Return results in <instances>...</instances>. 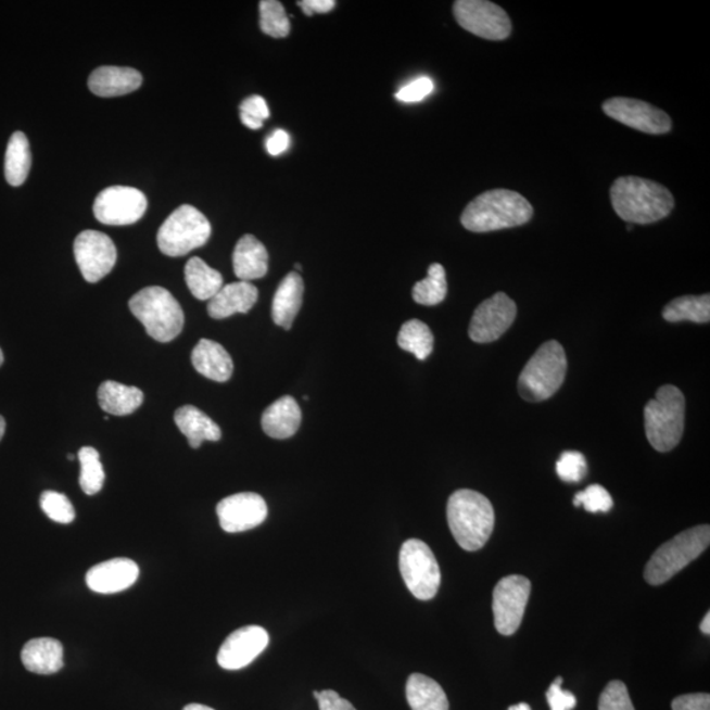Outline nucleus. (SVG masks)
<instances>
[{
	"mask_svg": "<svg viewBox=\"0 0 710 710\" xmlns=\"http://www.w3.org/2000/svg\"><path fill=\"white\" fill-rule=\"evenodd\" d=\"M517 316V305L504 292H497L494 296L479 304L473 313L469 335L477 344H489L499 340L512 326Z\"/></svg>",
	"mask_w": 710,
	"mask_h": 710,
	"instance_id": "nucleus-14",
	"label": "nucleus"
},
{
	"mask_svg": "<svg viewBox=\"0 0 710 710\" xmlns=\"http://www.w3.org/2000/svg\"><path fill=\"white\" fill-rule=\"evenodd\" d=\"M259 26L265 35L274 39L289 36L291 24L282 3L277 0H263L259 3Z\"/></svg>",
	"mask_w": 710,
	"mask_h": 710,
	"instance_id": "nucleus-35",
	"label": "nucleus"
},
{
	"mask_svg": "<svg viewBox=\"0 0 710 710\" xmlns=\"http://www.w3.org/2000/svg\"><path fill=\"white\" fill-rule=\"evenodd\" d=\"M99 406L112 416H127L134 414L144 403V394L137 388L107 381L98 390Z\"/></svg>",
	"mask_w": 710,
	"mask_h": 710,
	"instance_id": "nucleus-27",
	"label": "nucleus"
},
{
	"mask_svg": "<svg viewBox=\"0 0 710 710\" xmlns=\"http://www.w3.org/2000/svg\"><path fill=\"white\" fill-rule=\"evenodd\" d=\"M216 512L224 532L241 533L263 524L267 506L263 496L242 492L223 499L217 504Z\"/></svg>",
	"mask_w": 710,
	"mask_h": 710,
	"instance_id": "nucleus-16",
	"label": "nucleus"
},
{
	"mask_svg": "<svg viewBox=\"0 0 710 710\" xmlns=\"http://www.w3.org/2000/svg\"><path fill=\"white\" fill-rule=\"evenodd\" d=\"M532 217V204L519 192L496 189L473 199L460 216V223L470 232L485 233L524 226Z\"/></svg>",
	"mask_w": 710,
	"mask_h": 710,
	"instance_id": "nucleus-2",
	"label": "nucleus"
},
{
	"mask_svg": "<svg viewBox=\"0 0 710 710\" xmlns=\"http://www.w3.org/2000/svg\"><path fill=\"white\" fill-rule=\"evenodd\" d=\"M685 397L675 385H662L645 407V432L659 453L671 452L684 432Z\"/></svg>",
	"mask_w": 710,
	"mask_h": 710,
	"instance_id": "nucleus-4",
	"label": "nucleus"
},
{
	"mask_svg": "<svg viewBox=\"0 0 710 710\" xmlns=\"http://www.w3.org/2000/svg\"><path fill=\"white\" fill-rule=\"evenodd\" d=\"M701 632L703 634L709 635L710 634V614L709 612L707 613L706 618H703L701 625H700Z\"/></svg>",
	"mask_w": 710,
	"mask_h": 710,
	"instance_id": "nucleus-47",
	"label": "nucleus"
},
{
	"mask_svg": "<svg viewBox=\"0 0 710 710\" xmlns=\"http://www.w3.org/2000/svg\"><path fill=\"white\" fill-rule=\"evenodd\" d=\"M40 506L49 519L59 524H71L76 519V509L64 494L46 491L40 497Z\"/></svg>",
	"mask_w": 710,
	"mask_h": 710,
	"instance_id": "nucleus-36",
	"label": "nucleus"
},
{
	"mask_svg": "<svg viewBox=\"0 0 710 710\" xmlns=\"http://www.w3.org/2000/svg\"><path fill=\"white\" fill-rule=\"evenodd\" d=\"M508 710H532L525 702L517 703V706L509 707Z\"/></svg>",
	"mask_w": 710,
	"mask_h": 710,
	"instance_id": "nucleus-49",
	"label": "nucleus"
},
{
	"mask_svg": "<svg viewBox=\"0 0 710 710\" xmlns=\"http://www.w3.org/2000/svg\"><path fill=\"white\" fill-rule=\"evenodd\" d=\"M142 85V76L132 67L102 66L89 78V89L102 98L127 96Z\"/></svg>",
	"mask_w": 710,
	"mask_h": 710,
	"instance_id": "nucleus-20",
	"label": "nucleus"
},
{
	"mask_svg": "<svg viewBox=\"0 0 710 710\" xmlns=\"http://www.w3.org/2000/svg\"><path fill=\"white\" fill-rule=\"evenodd\" d=\"M433 80L428 77H421L414 80V83L404 86L402 90L395 93L397 101L414 103L421 102L433 92Z\"/></svg>",
	"mask_w": 710,
	"mask_h": 710,
	"instance_id": "nucleus-41",
	"label": "nucleus"
},
{
	"mask_svg": "<svg viewBox=\"0 0 710 710\" xmlns=\"http://www.w3.org/2000/svg\"><path fill=\"white\" fill-rule=\"evenodd\" d=\"M562 682V677H557L546 693V699L549 701L551 710H572L576 707L575 695L563 690Z\"/></svg>",
	"mask_w": 710,
	"mask_h": 710,
	"instance_id": "nucleus-42",
	"label": "nucleus"
},
{
	"mask_svg": "<svg viewBox=\"0 0 710 710\" xmlns=\"http://www.w3.org/2000/svg\"><path fill=\"white\" fill-rule=\"evenodd\" d=\"M303 295V279L297 272L291 271L280 282L276 295H274L271 316L278 327L286 330L292 328V324L302 308Z\"/></svg>",
	"mask_w": 710,
	"mask_h": 710,
	"instance_id": "nucleus-25",
	"label": "nucleus"
},
{
	"mask_svg": "<svg viewBox=\"0 0 710 710\" xmlns=\"http://www.w3.org/2000/svg\"><path fill=\"white\" fill-rule=\"evenodd\" d=\"M295 269H296V270H302V266L299 265V264H296V265H295Z\"/></svg>",
	"mask_w": 710,
	"mask_h": 710,
	"instance_id": "nucleus-52",
	"label": "nucleus"
},
{
	"mask_svg": "<svg viewBox=\"0 0 710 710\" xmlns=\"http://www.w3.org/2000/svg\"><path fill=\"white\" fill-rule=\"evenodd\" d=\"M195 370L211 381L224 383L233 373V360L220 344L211 340H201L191 354Z\"/></svg>",
	"mask_w": 710,
	"mask_h": 710,
	"instance_id": "nucleus-22",
	"label": "nucleus"
},
{
	"mask_svg": "<svg viewBox=\"0 0 710 710\" xmlns=\"http://www.w3.org/2000/svg\"><path fill=\"white\" fill-rule=\"evenodd\" d=\"M663 319L669 322L693 321L707 324L710 320V295L682 296L665 305Z\"/></svg>",
	"mask_w": 710,
	"mask_h": 710,
	"instance_id": "nucleus-31",
	"label": "nucleus"
},
{
	"mask_svg": "<svg viewBox=\"0 0 710 710\" xmlns=\"http://www.w3.org/2000/svg\"><path fill=\"white\" fill-rule=\"evenodd\" d=\"M447 522L457 544L464 550L477 551L494 532L495 510L479 492L458 490L447 502Z\"/></svg>",
	"mask_w": 710,
	"mask_h": 710,
	"instance_id": "nucleus-3",
	"label": "nucleus"
},
{
	"mask_svg": "<svg viewBox=\"0 0 710 710\" xmlns=\"http://www.w3.org/2000/svg\"><path fill=\"white\" fill-rule=\"evenodd\" d=\"M574 506H583L591 514H607L613 508V499L600 484H592L574 497Z\"/></svg>",
	"mask_w": 710,
	"mask_h": 710,
	"instance_id": "nucleus-37",
	"label": "nucleus"
},
{
	"mask_svg": "<svg viewBox=\"0 0 710 710\" xmlns=\"http://www.w3.org/2000/svg\"><path fill=\"white\" fill-rule=\"evenodd\" d=\"M80 464V489L86 495H96L103 489L104 470L97 448L85 446L78 453Z\"/></svg>",
	"mask_w": 710,
	"mask_h": 710,
	"instance_id": "nucleus-34",
	"label": "nucleus"
},
{
	"mask_svg": "<svg viewBox=\"0 0 710 710\" xmlns=\"http://www.w3.org/2000/svg\"><path fill=\"white\" fill-rule=\"evenodd\" d=\"M179 431L182 432L192 448H199L204 441L216 442L221 439L220 427L194 406H183L174 415Z\"/></svg>",
	"mask_w": 710,
	"mask_h": 710,
	"instance_id": "nucleus-26",
	"label": "nucleus"
},
{
	"mask_svg": "<svg viewBox=\"0 0 710 710\" xmlns=\"http://www.w3.org/2000/svg\"><path fill=\"white\" fill-rule=\"evenodd\" d=\"M211 224L201 211L192 205H180L162 224L157 242L162 253L169 257H182L207 244Z\"/></svg>",
	"mask_w": 710,
	"mask_h": 710,
	"instance_id": "nucleus-8",
	"label": "nucleus"
},
{
	"mask_svg": "<svg viewBox=\"0 0 710 710\" xmlns=\"http://www.w3.org/2000/svg\"><path fill=\"white\" fill-rule=\"evenodd\" d=\"M587 459L579 452H565L557 462V473L563 482L578 483L587 476Z\"/></svg>",
	"mask_w": 710,
	"mask_h": 710,
	"instance_id": "nucleus-38",
	"label": "nucleus"
},
{
	"mask_svg": "<svg viewBox=\"0 0 710 710\" xmlns=\"http://www.w3.org/2000/svg\"><path fill=\"white\" fill-rule=\"evenodd\" d=\"M603 111L616 122L647 135L669 134L671 117L652 104L632 98H612L604 102Z\"/></svg>",
	"mask_w": 710,
	"mask_h": 710,
	"instance_id": "nucleus-15",
	"label": "nucleus"
},
{
	"mask_svg": "<svg viewBox=\"0 0 710 710\" xmlns=\"http://www.w3.org/2000/svg\"><path fill=\"white\" fill-rule=\"evenodd\" d=\"M33 164V155L27 136L23 132H15L9 141L5 152L4 174L11 186L18 187L26 182Z\"/></svg>",
	"mask_w": 710,
	"mask_h": 710,
	"instance_id": "nucleus-30",
	"label": "nucleus"
},
{
	"mask_svg": "<svg viewBox=\"0 0 710 710\" xmlns=\"http://www.w3.org/2000/svg\"><path fill=\"white\" fill-rule=\"evenodd\" d=\"M258 301V290L251 282L229 283L208 302L212 319L223 320L236 314H248Z\"/></svg>",
	"mask_w": 710,
	"mask_h": 710,
	"instance_id": "nucleus-19",
	"label": "nucleus"
},
{
	"mask_svg": "<svg viewBox=\"0 0 710 710\" xmlns=\"http://www.w3.org/2000/svg\"><path fill=\"white\" fill-rule=\"evenodd\" d=\"M672 710H710L708 694H690L676 697L672 701Z\"/></svg>",
	"mask_w": 710,
	"mask_h": 710,
	"instance_id": "nucleus-44",
	"label": "nucleus"
},
{
	"mask_svg": "<svg viewBox=\"0 0 710 710\" xmlns=\"http://www.w3.org/2000/svg\"><path fill=\"white\" fill-rule=\"evenodd\" d=\"M567 372L565 348L558 341L542 344L519 378V392L527 402H544L563 384Z\"/></svg>",
	"mask_w": 710,
	"mask_h": 710,
	"instance_id": "nucleus-6",
	"label": "nucleus"
},
{
	"mask_svg": "<svg viewBox=\"0 0 710 710\" xmlns=\"http://www.w3.org/2000/svg\"><path fill=\"white\" fill-rule=\"evenodd\" d=\"M709 542V525L688 529V531L677 534L675 538L665 542L652 554L649 563L646 565V582L651 585L669 582L684 567L699 558L708 549Z\"/></svg>",
	"mask_w": 710,
	"mask_h": 710,
	"instance_id": "nucleus-7",
	"label": "nucleus"
},
{
	"mask_svg": "<svg viewBox=\"0 0 710 710\" xmlns=\"http://www.w3.org/2000/svg\"><path fill=\"white\" fill-rule=\"evenodd\" d=\"M531 582L525 576L510 575L503 578L494 589V609L496 631L503 635H512L524 619Z\"/></svg>",
	"mask_w": 710,
	"mask_h": 710,
	"instance_id": "nucleus-12",
	"label": "nucleus"
},
{
	"mask_svg": "<svg viewBox=\"0 0 710 710\" xmlns=\"http://www.w3.org/2000/svg\"><path fill=\"white\" fill-rule=\"evenodd\" d=\"M139 575V566L132 559L115 558L93 566L86 574V583L98 594H117L132 587Z\"/></svg>",
	"mask_w": 710,
	"mask_h": 710,
	"instance_id": "nucleus-18",
	"label": "nucleus"
},
{
	"mask_svg": "<svg viewBox=\"0 0 710 710\" xmlns=\"http://www.w3.org/2000/svg\"><path fill=\"white\" fill-rule=\"evenodd\" d=\"M305 15L328 14L335 8L334 0H301L297 2Z\"/></svg>",
	"mask_w": 710,
	"mask_h": 710,
	"instance_id": "nucleus-45",
	"label": "nucleus"
},
{
	"mask_svg": "<svg viewBox=\"0 0 710 710\" xmlns=\"http://www.w3.org/2000/svg\"><path fill=\"white\" fill-rule=\"evenodd\" d=\"M290 147V136L286 130L278 129L266 141L267 152L271 155H279L288 151Z\"/></svg>",
	"mask_w": 710,
	"mask_h": 710,
	"instance_id": "nucleus-46",
	"label": "nucleus"
},
{
	"mask_svg": "<svg viewBox=\"0 0 710 710\" xmlns=\"http://www.w3.org/2000/svg\"><path fill=\"white\" fill-rule=\"evenodd\" d=\"M404 583L416 599L432 600L440 589L441 571L431 547L420 540L404 542L398 557Z\"/></svg>",
	"mask_w": 710,
	"mask_h": 710,
	"instance_id": "nucleus-9",
	"label": "nucleus"
},
{
	"mask_svg": "<svg viewBox=\"0 0 710 710\" xmlns=\"http://www.w3.org/2000/svg\"><path fill=\"white\" fill-rule=\"evenodd\" d=\"M397 345L413 353L419 360H426L433 352L434 338L431 328L420 320H409L403 324L397 335Z\"/></svg>",
	"mask_w": 710,
	"mask_h": 710,
	"instance_id": "nucleus-32",
	"label": "nucleus"
},
{
	"mask_svg": "<svg viewBox=\"0 0 710 710\" xmlns=\"http://www.w3.org/2000/svg\"><path fill=\"white\" fill-rule=\"evenodd\" d=\"M233 269L242 282L264 278L269 270V253L252 234L242 236L234 248Z\"/></svg>",
	"mask_w": 710,
	"mask_h": 710,
	"instance_id": "nucleus-21",
	"label": "nucleus"
},
{
	"mask_svg": "<svg viewBox=\"0 0 710 710\" xmlns=\"http://www.w3.org/2000/svg\"><path fill=\"white\" fill-rule=\"evenodd\" d=\"M453 12L460 27L484 40H506L512 33L507 12L489 0H457Z\"/></svg>",
	"mask_w": 710,
	"mask_h": 710,
	"instance_id": "nucleus-10",
	"label": "nucleus"
},
{
	"mask_svg": "<svg viewBox=\"0 0 710 710\" xmlns=\"http://www.w3.org/2000/svg\"><path fill=\"white\" fill-rule=\"evenodd\" d=\"M264 432L271 439L288 440L301 428L302 410L292 396H282L263 415Z\"/></svg>",
	"mask_w": 710,
	"mask_h": 710,
	"instance_id": "nucleus-23",
	"label": "nucleus"
},
{
	"mask_svg": "<svg viewBox=\"0 0 710 710\" xmlns=\"http://www.w3.org/2000/svg\"><path fill=\"white\" fill-rule=\"evenodd\" d=\"M74 255L84 278L97 283L114 269L117 251L114 241L98 230H85L74 241Z\"/></svg>",
	"mask_w": 710,
	"mask_h": 710,
	"instance_id": "nucleus-13",
	"label": "nucleus"
},
{
	"mask_svg": "<svg viewBox=\"0 0 710 710\" xmlns=\"http://www.w3.org/2000/svg\"><path fill=\"white\" fill-rule=\"evenodd\" d=\"M269 643V633L264 627L251 625L237 629L224 641L217 654V663L224 670L244 669L265 651Z\"/></svg>",
	"mask_w": 710,
	"mask_h": 710,
	"instance_id": "nucleus-17",
	"label": "nucleus"
},
{
	"mask_svg": "<svg viewBox=\"0 0 710 710\" xmlns=\"http://www.w3.org/2000/svg\"><path fill=\"white\" fill-rule=\"evenodd\" d=\"M130 313L145 327L155 341L166 344L177 339L185 326L182 307L164 288H147L137 292L129 301Z\"/></svg>",
	"mask_w": 710,
	"mask_h": 710,
	"instance_id": "nucleus-5",
	"label": "nucleus"
},
{
	"mask_svg": "<svg viewBox=\"0 0 710 710\" xmlns=\"http://www.w3.org/2000/svg\"><path fill=\"white\" fill-rule=\"evenodd\" d=\"M240 116L241 122L248 128L259 129L263 128L266 118L270 116V111L263 97L253 96L241 103Z\"/></svg>",
	"mask_w": 710,
	"mask_h": 710,
	"instance_id": "nucleus-40",
	"label": "nucleus"
},
{
	"mask_svg": "<svg viewBox=\"0 0 710 710\" xmlns=\"http://www.w3.org/2000/svg\"><path fill=\"white\" fill-rule=\"evenodd\" d=\"M22 662L34 674H55L64 668V647L53 638L30 639L23 647Z\"/></svg>",
	"mask_w": 710,
	"mask_h": 710,
	"instance_id": "nucleus-24",
	"label": "nucleus"
},
{
	"mask_svg": "<svg viewBox=\"0 0 710 710\" xmlns=\"http://www.w3.org/2000/svg\"><path fill=\"white\" fill-rule=\"evenodd\" d=\"M183 710H215V709H212L207 706H203V703H189V706H186Z\"/></svg>",
	"mask_w": 710,
	"mask_h": 710,
	"instance_id": "nucleus-48",
	"label": "nucleus"
},
{
	"mask_svg": "<svg viewBox=\"0 0 710 710\" xmlns=\"http://www.w3.org/2000/svg\"><path fill=\"white\" fill-rule=\"evenodd\" d=\"M148 201L135 187H109L99 194L93 203V215L105 226H132L144 216Z\"/></svg>",
	"mask_w": 710,
	"mask_h": 710,
	"instance_id": "nucleus-11",
	"label": "nucleus"
},
{
	"mask_svg": "<svg viewBox=\"0 0 710 710\" xmlns=\"http://www.w3.org/2000/svg\"><path fill=\"white\" fill-rule=\"evenodd\" d=\"M3 360H4V355H3L2 348H0V366L3 365Z\"/></svg>",
	"mask_w": 710,
	"mask_h": 710,
	"instance_id": "nucleus-51",
	"label": "nucleus"
},
{
	"mask_svg": "<svg viewBox=\"0 0 710 710\" xmlns=\"http://www.w3.org/2000/svg\"><path fill=\"white\" fill-rule=\"evenodd\" d=\"M187 288L198 301H211L223 288V276L202 258L194 257L185 267Z\"/></svg>",
	"mask_w": 710,
	"mask_h": 710,
	"instance_id": "nucleus-29",
	"label": "nucleus"
},
{
	"mask_svg": "<svg viewBox=\"0 0 710 710\" xmlns=\"http://www.w3.org/2000/svg\"><path fill=\"white\" fill-rule=\"evenodd\" d=\"M5 432V421L2 416H0V440L3 439Z\"/></svg>",
	"mask_w": 710,
	"mask_h": 710,
	"instance_id": "nucleus-50",
	"label": "nucleus"
},
{
	"mask_svg": "<svg viewBox=\"0 0 710 710\" xmlns=\"http://www.w3.org/2000/svg\"><path fill=\"white\" fill-rule=\"evenodd\" d=\"M446 294V272L444 266L440 264L429 266L428 277L417 282L413 290L414 301L428 307L444 302Z\"/></svg>",
	"mask_w": 710,
	"mask_h": 710,
	"instance_id": "nucleus-33",
	"label": "nucleus"
},
{
	"mask_svg": "<svg viewBox=\"0 0 710 710\" xmlns=\"http://www.w3.org/2000/svg\"><path fill=\"white\" fill-rule=\"evenodd\" d=\"M610 202L620 219L651 224L668 217L675 207L668 187L641 177H620L610 187Z\"/></svg>",
	"mask_w": 710,
	"mask_h": 710,
	"instance_id": "nucleus-1",
	"label": "nucleus"
},
{
	"mask_svg": "<svg viewBox=\"0 0 710 710\" xmlns=\"http://www.w3.org/2000/svg\"><path fill=\"white\" fill-rule=\"evenodd\" d=\"M599 710H634L626 685L620 681L610 682L600 696Z\"/></svg>",
	"mask_w": 710,
	"mask_h": 710,
	"instance_id": "nucleus-39",
	"label": "nucleus"
},
{
	"mask_svg": "<svg viewBox=\"0 0 710 710\" xmlns=\"http://www.w3.org/2000/svg\"><path fill=\"white\" fill-rule=\"evenodd\" d=\"M315 699L319 702L320 710H357L351 701L342 699L335 690L327 689L322 693H314Z\"/></svg>",
	"mask_w": 710,
	"mask_h": 710,
	"instance_id": "nucleus-43",
	"label": "nucleus"
},
{
	"mask_svg": "<svg viewBox=\"0 0 710 710\" xmlns=\"http://www.w3.org/2000/svg\"><path fill=\"white\" fill-rule=\"evenodd\" d=\"M406 693L413 710H448L445 690L431 677L422 674L410 675Z\"/></svg>",
	"mask_w": 710,
	"mask_h": 710,
	"instance_id": "nucleus-28",
	"label": "nucleus"
}]
</instances>
